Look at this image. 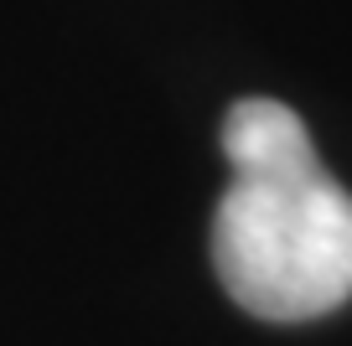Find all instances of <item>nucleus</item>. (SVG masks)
Here are the masks:
<instances>
[{
    "instance_id": "nucleus-1",
    "label": "nucleus",
    "mask_w": 352,
    "mask_h": 346,
    "mask_svg": "<svg viewBox=\"0 0 352 346\" xmlns=\"http://www.w3.org/2000/svg\"><path fill=\"white\" fill-rule=\"evenodd\" d=\"M228 192L212 212V269L259 321H316L352 300V192L321 165L280 98H239L223 119Z\"/></svg>"
}]
</instances>
